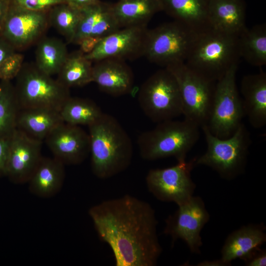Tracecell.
Wrapping results in <instances>:
<instances>
[{
  "instance_id": "cell-1",
  "label": "cell",
  "mask_w": 266,
  "mask_h": 266,
  "mask_svg": "<svg viewBox=\"0 0 266 266\" xmlns=\"http://www.w3.org/2000/svg\"><path fill=\"white\" fill-rule=\"evenodd\" d=\"M100 239L111 249L117 266H154L162 252L151 206L126 195L89 210Z\"/></svg>"
},
{
  "instance_id": "cell-2",
  "label": "cell",
  "mask_w": 266,
  "mask_h": 266,
  "mask_svg": "<svg viewBox=\"0 0 266 266\" xmlns=\"http://www.w3.org/2000/svg\"><path fill=\"white\" fill-rule=\"evenodd\" d=\"M88 127L93 174L99 178L107 179L126 169L132 162L133 146L118 121L102 113Z\"/></svg>"
},
{
  "instance_id": "cell-3",
  "label": "cell",
  "mask_w": 266,
  "mask_h": 266,
  "mask_svg": "<svg viewBox=\"0 0 266 266\" xmlns=\"http://www.w3.org/2000/svg\"><path fill=\"white\" fill-rule=\"evenodd\" d=\"M238 36L212 28L200 33L185 65L204 78L217 82L239 63Z\"/></svg>"
},
{
  "instance_id": "cell-4",
  "label": "cell",
  "mask_w": 266,
  "mask_h": 266,
  "mask_svg": "<svg viewBox=\"0 0 266 266\" xmlns=\"http://www.w3.org/2000/svg\"><path fill=\"white\" fill-rule=\"evenodd\" d=\"M199 129L185 119L159 123L153 129L138 136L140 155L148 161L169 157H175L177 162L186 160L187 154L199 138Z\"/></svg>"
},
{
  "instance_id": "cell-5",
  "label": "cell",
  "mask_w": 266,
  "mask_h": 266,
  "mask_svg": "<svg viewBox=\"0 0 266 266\" xmlns=\"http://www.w3.org/2000/svg\"><path fill=\"white\" fill-rule=\"evenodd\" d=\"M207 144L205 152L196 159L195 165L215 170L223 178L232 179L244 171L251 143L250 133L242 123L230 137L219 138L206 126L201 128Z\"/></svg>"
},
{
  "instance_id": "cell-6",
  "label": "cell",
  "mask_w": 266,
  "mask_h": 266,
  "mask_svg": "<svg viewBox=\"0 0 266 266\" xmlns=\"http://www.w3.org/2000/svg\"><path fill=\"white\" fill-rule=\"evenodd\" d=\"M200 33L175 20L148 29L143 56L165 67L185 63Z\"/></svg>"
},
{
  "instance_id": "cell-7",
  "label": "cell",
  "mask_w": 266,
  "mask_h": 266,
  "mask_svg": "<svg viewBox=\"0 0 266 266\" xmlns=\"http://www.w3.org/2000/svg\"><path fill=\"white\" fill-rule=\"evenodd\" d=\"M14 86L19 108H48L60 111L70 97L69 89L39 69L23 64Z\"/></svg>"
},
{
  "instance_id": "cell-8",
  "label": "cell",
  "mask_w": 266,
  "mask_h": 266,
  "mask_svg": "<svg viewBox=\"0 0 266 266\" xmlns=\"http://www.w3.org/2000/svg\"><path fill=\"white\" fill-rule=\"evenodd\" d=\"M138 100L145 115L160 123L182 115V103L178 83L166 68L148 78L139 89Z\"/></svg>"
},
{
  "instance_id": "cell-9",
  "label": "cell",
  "mask_w": 266,
  "mask_h": 266,
  "mask_svg": "<svg viewBox=\"0 0 266 266\" xmlns=\"http://www.w3.org/2000/svg\"><path fill=\"white\" fill-rule=\"evenodd\" d=\"M167 68L178 85L185 119L200 128L207 126L211 111L216 82L188 68L185 63L170 65Z\"/></svg>"
},
{
  "instance_id": "cell-10",
  "label": "cell",
  "mask_w": 266,
  "mask_h": 266,
  "mask_svg": "<svg viewBox=\"0 0 266 266\" xmlns=\"http://www.w3.org/2000/svg\"><path fill=\"white\" fill-rule=\"evenodd\" d=\"M238 66H233L216 82L210 116L205 126L213 135L221 139L231 137L245 116L236 83Z\"/></svg>"
},
{
  "instance_id": "cell-11",
  "label": "cell",
  "mask_w": 266,
  "mask_h": 266,
  "mask_svg": "<svg viewBox=\"0 0 266 266\" xmlns=\"http://www.w3.org/2000/svg\"><path fill=\"white\" fill-rule=\"evenodd\" d=\"M196 159L179 161L167 168L150 170L146 177L149 191L159 200L173 202L178 206L188 201L196 186L191 175Z\"/></svg>"
},
{
  "instance_id": "cell-12",
  "label": "cell",
  "mask_w": 266,
  "mask_h": 266,
  "mask_svg": "<svg viewBox=\"0 0 266 266\" xmlns=\"http://www.w3.org/2000/svg\"><path fill=\"white\" fill-rule=\"evenodd\" d=\"M178 207L166 220L164 233L171 236L173 242L181 239L191 252L200 253L202 244L200 232L209 219L205 204L200 197L193 196Z\"/></svg>"
},
{
  "instance_id": "cell-13",
  "label": "cell",
  "mask_w": 266,
  "mask_h": 266,
  "mask_svg": "<svg viewBox=\"0 0 266 266\" xmlns=\"http://www.w3.org/2000/svg\"><path fill=\"white\" fill-rule=\"evenodd\" d=\"M146 26L124 27L103 37L90 53L84 55L92 62L109 58L134 60L143 56Z\"/></svg>"
},
{
  "instance_id": "cell-14",
  "label": "cell",
  "mask_w": 266,
  "mask_h": 266,
  "mask_svg": "<svg viewBox=\"0 0 266 266\" xmlns=\"http://www.w3.org/2000/svg\"><path fill=\"white\" fill-rule=\"evenodd\" d=\"M42 141L16 128L10 143L5 176L14 183H28L42 157Z\"/></svg>"
},
{
  "instance_id": "cell-15",
  "label": "cell",
  "mask_w": 266,
  "mask_h": 266,
  "mask_svg": "<svg viewBox=\"0 0 266 266\" xmlns=\"http://www.w3.org/2000/svg\"><path fill=\"white\" fill-rule=\"evenodd\" d=\"M54 157L65 165H78L90 153V139L79 126L63 123L44 139Z\"/></svg>"
},
{
  "instance_id": "cell-16",
  "label": "cell",
  "mask_w": 266,
  "mask_h": 266,
  "mask_svg": "<svg viewBox=\"0 0 266 266\" xmlns=\"http://www.w3.org/2000/svg\"><path fill=\"white\" fill-rule=\"evenodd\" d=\"M47 24L43 11L17 8L5 16L0 30L2 36L15 48L26 47L41 34Z\"/></svg>"
},
{
  "instance_id": "cell-17",
  "label": "cell",
  "mask_w": 266,
  "mask_h": 266,
  "mask_svg": "<svg viewBox=\"0 0 266 266\" xmlns=\"http://www.w3.org/2000/svg\"><path fill=\"white\" fill-rule=\"evenodd\" d=\"M92 82L102 92L118 97L130 93L134 84L132 70L124 60L109 58L94 62Z\"/></svg>"
},
{
  "instance_id": "cell-18",
  "label": "cell",
  "mask_w": 266,
  "mask_h": 266,
  "mask_svg": "<svg viewBox=\"0 0 266 266\" xmlns=\"http://www.w3.org/2000/svg\"><path fill=\"white\" fill-rule=\"evenodd\" d=\"M81 16L72 43L77 44L83 38H103L121 29L112 4L99 0L81 9Z\"/></svg>"
},
{
  "instance_id": "cell-19",
  "label": "cell",
  "mask_w": 266,
  "mask_h": 266,
  "mask_svg": "<svg viewBox=\"0 0 266 266\" xmlns=\"http://www.w3.org/2000/svg\"><path fill=\"white\" fill-rule=\"evenodd\" d=\"M241 93L245 116L256 129L266 124V73L244 76L241 82Z\"/></svg>"
},
{
  "instance_id": "cell-20",
  "label": "cell",
  "mask_w": 266,
  "mask_h": 266,
  "mask_svg": "<svg viewBox=\"0 0 266 266\" xmlns=\"http://www.w3.org/2000/svg\"><path fill=\"white\" fill-rule=\"evenodd\" d=\"M208 17L211 27L239 35L246 28L244 0H209Z\"/></svg>"
},
{
  "instance_id": "cell-21",
  "label": "cell",
  "mask_w": 266,
  "mask_h": 266,
  "mask_svg": "<svg viewBox=\"0 0 266 266\" xmlns=\"http://www.w3.org/2000/svg\"><path fill=\"white\" fill-rule=\"evenodd\" d=\"M263 225L250 224L234 231L227 238L221 250V259L228 266L236 259L243 260L266 241Z\"/></svg>"
},
{
  "instance_id": "cell-22",
  "label": "cell",
  "mask_w": 266,
  "mask_h": 266,
  "mask_svg": "<svg viewBox=\"0 0 266 266\" xmlns=\"http://www.w3.org/2000/svg\"><path fill=\"white\" fill-rule=\"evenodd\" d=\"M209 0H161L162 11L193 30L202 33L211 28L208 17Z\"/></svg>"
},
{
  "instance_id": "cell-23",
  "label": "cell",
  "mask_w": 266,
  "mask_h": 266,
  "mask_svg": "<svg viewBox=\"0 0 266 266\" xmlns=\"http://www.w3.org/2000/svg\"><path fill=\"white\" fill-rule=\"evenodd\" d=\"M65 165L59 160L42 157L28 182L33 194L43 198H50L61 189L65 177Z\"/></svg>"
},
{
  "instance_id": "cell-24",
  "label": "cell",
  "mask_w": 266,
  "mask_h": 266,
  "mask_svg": "<svg viewBox=\"0 0 266 266\" xmlns=\"http://www.w3.org/2000/svg\"><path fill=\"white\" fill-rule=\"evenodd\" d=\"M60 111L48 108H19L16 128L31 137L42 141L64 123Z\"/></svg>"
},
{
  "instance_id": "cell-25",
  "label": "cell",
  "mask_w": 266,
  "mask_h": 266,
  "mask_svg": "<svg viewBox=\"0 0 266 266\" xmlns=\"http://www.w3.org/2000/svg\"><path fill=\"white\" fill-rule=\"evenodd\" d=\"M112 6L121 28L147 26L152 17L162 11L161 0H119Z\"/></svg>"
},
{
  "instance_id": "cell-26",
  "label": "cell",
  "mask_w": 266,
  "mask_h": 266,
  "mask_svg": "<svg viewBox=\"0 0 266 266\" xmlns=\"http://www.w3.org/2000/svg\"><path fill=\"white\" fill-rule=\"evenodd\" d=\"M240 58L253 66L266 65V25L258 24L247 28L238 36Z\"/></svg>"
},
{
  "instance_id": "cell-27",
  "label": "cell",
  "mask_w": 266,
  "mask_h": 266,
  "mask_svg": "<svg viewBox=\"0 0 266 266\" xmlns=\"http://www.w3.org/2000/svg\"><path fill=\"white\" fill-rule=\"evenodd\" d=\"M68 54L66 44L55 38L46 37L39 42L36 50V67L53 76L59 73Z\"/></svg>"
},
{
  "instance_id": "cell-28",
  "label": "cell",
  "mask_w": 266,
  "mask_h": 266,
  "mask_svg": "<svg viewBox=\"0 0 266 266\" xmlns=\"http://www.w3.org/2000/svg\"><path fill=\"white\" fill-rule=\"evenodd\" d=\"M92 62L80 51L68 55L57 74V80L67 88L82 87L92 82Z\"/></svg>"
},
{
  "instance_id": "cell-29",
  "label": "cell",
  "mask_w": 266,
  "mask_h": 266,
  "mask_svg": "<svg viewBox=\"0 0 266 266\" xmlns=\"http://www.w3.org/2000/svg\"><path fill=\"white\" fill-rule=\"evenodd\" d=\"M60 113L65 123L88 126L95 122L102 112L92 100L70 97L63 104Z\"/></svg>"
},
{
  "instance_id": "cell-30",
  "label": "cell",
  "mask_w": 266,
  "mask_h": 266,
  "mask_svg": "<svg viewBox=\"0 0 266 266\" xmlns=\"http://www.w3.org/2000/svg\"><path fill=\"white\" fill-rule=\"evenodd\" d=\"M19 109L14 87L10 81H0V137L9 135L16 128Z\"/></svg>"
},
{
  "instance_id": "cell-31",
  "label": "cell",
  "mask_w": 266,
  "mask_h": 266,
  "mask_svg": "<svg viewBox=\"0 0 266 266\" xmlns=\"http://www.w3.org/2000/svg\"><path fill=\"white\" fill-rule=\"evenodd\" d=\"M81 16V9L65 2L59 4L53 10L51 22L69 43H72Z\"/></svg>"
},
{
  "instance_id": "cell-32",
  "label": "cell",
  "mask_w": 266,
  "mask_h": 266,
  "mask_svg": "<svg viewBox=\"0 0 266 266\" xmlns=\"http://www.w3.org/2000/svg\"><path fill=\"white\" fill-rule=\"evenodd\" d=\"M24 56L14 52L0 65V80L10 81L15 78L23 65Z\"/></svg>"
},
{
  "instance_id": "cell-33",
  "label": "cell",
  "mask_w": 266,
  "mask_h": 266,
  "mask_svg": "<svg viewBox=\"0 0 266 266\" xmlns=\"http://www.w3.org/2000/svg\"><path fill=\"white\" fill-rule=\"evenodd\" d=\"M17 8L33 11H43L54 5L66 2L65 0H15Z\"/></svg>"
},
{
  "instance_id": "cell-34",
  "label": "cell",
  "mask_w": 266,
  "mask_h": 266,
  "mask_svg": "<svg viewBox=\"0 0 266 266\" xmlns=\"http://www.w3.org/2000/svg\"><path fill=\"white\" fill-rule=\"evenodd\" d=\"M12 134L0 137V177L5 176L6 174L8 152Z\"/></svg>"
},
{
  "instance_id": "cell-35",
  "label": "cell",
  "mask_w": 266,
  "mask_h": 266,
  "mask_svg": "<svg viewBox=\"0 0 266 266\" xmlns=\"http://www.w3.org/2000/svg\"><path fill=\"white\" fill-rule=\"evenodd\" d=\"M247 266H265L266 265V251L259 248L252 252L243 260Z\"/></svg>"
},
{
  "instance_id": "cell-36",
  "label": "cell",
  "mask_w": 266,
  "mask_h": 266,
  "mask_svg": "<svg viewBox=\"0 0 266 266\" xmlns=\"http://www.w3.org/2000/svg\"><path fill=\"white\" fill-rule=\"evenodd\" d=\"M102 38L88 36L81 39L78 44L80 45V51L86 55L91 52Z\"/></svg>"
},
{
  "instance_id": "cell-37",
  "label": "cell",
  "mask_w": 266,
  "mask_h": 266,
  "mask_svg": "<svg viewBox=\"0 0 266 266\" xmlns=\"http://www.w3.org/2000/svg\"><path fill=\"white\" fill-rule=\"evenodd\" d=\"M14 52L15 48L2 36L0 37V65L4 59Z\"/></svg>"
},
{
  "instance_id": "cell-38",
  "label": "cell",
  "mask_w": 266,
  "mask_h": 266,
  "mask_svg": "<svg viewBox=\"0 0 266 266\" xmlns=\"http://www.w3.org/2000/svg\"><path fill=\"white\" fill-rule=\"evenodd\" d=\"M99 0H65L66 3L79 9L95 3Z\"/></svg>"
},
{
  "instance_id": "cell-39",
  "label": "cell",
  "mask_w": 266,
  "mask_h": 266,
  "mask_svg": "<svg viewBox=\"0 0 266 266\" xmlns=\"http://www.w3.org/2000/svg\"><path fill=\"white\" fill-rule=\"evenodd\" d=\"M198 266H228L224 263L221 259L217 260L212 261H204L200 262L198 265Z\"/></svg>"
},
{
  "instance_id": "cell-40",
  "label": "cell",
  "mask_w": 266,
  "mask_h": 266,
  "mask_svg": "<svg viewBox=\"0 0 266 266\" xmlns=\"http://www.w3.org/2000/svg\"><path fill=\"white\" fill-rule=\"evenodd\" d=\"M4 18H5V16L4 15V11H3L2 4L1 1H0V30L1 29V27Z\"/></svg>"
}]
</instances>
